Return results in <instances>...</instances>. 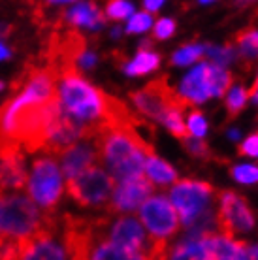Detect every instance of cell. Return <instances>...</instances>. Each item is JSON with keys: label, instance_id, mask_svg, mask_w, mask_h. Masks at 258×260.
<instances>
[{"label": "cell", "instance_id": "cell-23", "mask_svg": "<svg viewBox=\"0 0 258 260\" xmlns=\"http://www.w3.org/2000/svg\"><path fill=\"white\" fill-rule=\"evenodd\" d=\"M183 142V147L190 153L192 156H196V158H204V160H209L211 158V151H209V147H207V143L202 140V138L198 136H192V138H183L181 140Z\"/></svg>", "mask_w": 258, "mask_h": 260}, {"label": "cell", "instance_id": "cell-5", "mask_svg": "<svg viewBox=\"0 0 258 260\" xmlns=\"http://www.w3.org/2000/svg\"><path fill=\"white\" fill-rule=\"evenodd\" d=\"M217 189L206 181L194 179H175V185L170 189V198L174 208L177 209L181 226L188 228L200 215L207 209L215 208Z\"/></svg>", "mask_w": 258, "mask_h": 260}, {"label": "cell", "instance_id": "cell-35", "mask_svg": "<svg viewBox=\"0 0 258 260\" xmlns=\"http://www.w3.org/2000/svg\"><path fill=\"white\" fill-rule=\"evenodd\" d=\"M202 4H207V2H213V0H200Z\"/></svg>", "mask_w": 258, "mask_h": 260}, {"label": "cell", "instance_id": "cell-34", "mask_svg": "<svg viewBox=\"0 0 258 260\" xmlns=\"http://www.w3.org/2000/svg\"><path fill=\"white\" fill-rule=\"evenodd\" d=\"M249 2H252V0H238V4H239V6H247Z\"/></svg>", "mask_w": 258, "mask_h": 260}, {"label": "cell", "instance_id": "cell-28", "mask_svg": "<svg viewBox=\"0 0 258 260\" xmlns=\"http://www.w3.org/2000/svg\"><path fill=\"white\" fill-rule=\"evenodd\" d=\"M238 155L239 156H252V158H258V132L247 138L241 145H238Z\"/></svg>", "mask_w": 258, "mask_h": 260}, {"label": "cell", "instance_id": "cell-19", "mask_svg": "<svg viewBox=\"0 0 258 260\" xmlns=\"http://www.w3.org/2000/svg\"><path fill=\"white\" fill-rule=\"evenodd\" d=\"M249 102V92L243 89V87H234L232 91L228 92L226 96V113H228V119H234L239 111L245 108V104Z\"/></svg>", "mask_w": 258, "mask_h": 260}, {"label": "cell", "instance_id": "cell-16", "mask_svg": "<svg viewBox=\"0 0 258 260\" xmlns=\"http://www.w3.org/2000/svg\"><path fill=\"white\" fill-rule=\"evenodd\" d=\"M145 174L158 187H168L170 183H174L177 179V172L166 160L158 158L155 153L147 155V158H145Z\"/></svg>", "mask_w": 258, "mask_h": 260}, {"label": "cell", "instance_id": "cell-15", "mask_svg": "<svg viewBox=\"0 0 258 260\" xmlns=\"http://www.w3.org/2000/svg\"><path fill=\"white\" fill-rule=\"evenodd\" d=\"M106 23V15L98 10L96 2H81L78 6L64 10L58 15L57 26H87V28H98Z\"/></svg>", "mask_w": 258, "mask_h": 260}, {"label": "cell", "instance_id": "cell-26", "mask_svg": "<svg viewBox=\"0 0 258 260\" xmlns=\"http://www.w3.org/2000/svg\"><path fill=\"white\" fill-rule=\"evenodd\" d=\"M188 132L198 138H204V134L207 132V123L200 111H190L188 113Z\"/></svg>", "mask_w": 258, "mask_h": 260}, {"label": "cell", "instance_id": "cell-24", "mask_svg": "<svg viewBox=\"0 0 258 260\" xmlns=\"http://www.w3.org/2000/svg\"><path fill=\"white\" fill-rule=\"evenodd\" d=\"M230 174L236 181L239 183H258V168L256 166H249V164H241V166H234L230 168Z\"/></svg>", "mask_w": 258, "mask_h": 260}, {"label": "cell", "instance_id": "cell-33", "mask_svg": "<svg viewBox=\"0 0 258 260\" xmlns=\"http://www.w3.org/2000/svg\"><path fill=\"white\" fill-rule=\"evenodd\" d=\"M228 136L232 138V140H238V138H239V130H230V132H228Z\"/></svg>", "mask_w": 258, "mask_h": 260}, {"label": "cell", "instance_id": "cell-22", "mask_svg": "<svg viewBox=\"0 0 258 260\" xmlns=\"http://www.w3.org/2000/svg\"><path fill=\"white\" fill-rule=\"evenodd\" d=\"M204 51H206L204 46H185V47H181L179 51H175L172 62L177 66H188V64H192L194 60L202 59V57H204Z\"/></svg>", "mask_w": 258, "mask_h": 260}, {"label": "cell", "instance_id": "cell-13", "mask_svg": "<svg viewBox=\"0 0 258 260\" xmlns=\"http://www.w3.org/2000/svg\"><path fill=\"white\" fill-rule=\"evenodd\" d=\"M57 156L60 158V172L66 179L78 176L83 170L100 162V151L94 138L78 140L68 145L64 151H60Z\"/></svg>", "mask_w": 258, "mask_h": 260}, {"label": "cell", "instance_id": "cell-8", "mask_svg": "<svg viewBox=\"0 0 258 260\" xmlns=\"http://www.w3.org/2000/svg\"><path fill=\"white\" fill-rule=\"evenodd\" d=\"M62 172L51 156H40L33 162L30 177L26 179V187L40 208L55 209L62 196Z\"/></svg>", "mask_w": 258, "mask_h": 260}, {"label": "cell", "instance_id": "cell-29", "mask_svg": "<svg viewBox=\"0 0 258 260\" xmlns=\"http://www.w3.org/2000/svg\"><path fill=\"white\" fill-rule=\"evenodd\" d=\"M162 2H164V0H143V8L149 10L151 13H155L156 10L162 6Z\"/></svg>", "mask_w": 258, "mask_h": 260}, {"label": "cell", "instance_id": "cell-12", "mask_svg": "<svg viewBox=\"0 0 258 260\" xmlns=\"http://www.w3.org/2000/svg\"><path fill=\"white\" fill-rule=\"evenodd\" d=\"M26 179L23 147L13 142H0V194L23 189Z\"/></svg>", "mask_w": 258, "mask_h": 260}, {"label": "cell", "instance_id": "cell-4", "mask_svg": "<svg viewBox=\"0 0 258 260\" xmlns=\"http://www.w3.org/2000/svg\"><path fill=\"white\" fill-rule=\"evenodd\" d=\"M110 219L108 217H74L66 213L60 221L62 247L68 258H90L92 251L102 240L108 238Z\"/></svg>", "mask_w": 258, "mask_h": 260}, {"label": "cell", "instance_id": "cell-6", "mask_svg": "<svg viewBox=\"0 0 258 260\" xmlns=\"http://www.w3.org/2000/svg\"><path fill=\"white\" fill-rule=\"evenodd\" d=\"M130 100L142 115L156 119L160 123L168 111H181L183 113L187 110V106L190 104L187 98L181 96L179 92L170 87L166 76L153 79L142 91H132Z\"/></svg>", "mask_w": 258, "mask_h": 260}, {"label": "cell", "instance_id": "cell-20", "mask_svg": "<svg viewBox=\"0 0 258 260\" xmlns=\"http://www.w3.org/2000/svg\"><path fill=\"white\" fill-rule=\"evenodd\" d=\"M207 53V57L213 60V64L217 66H228L230 62H234V60L238 59V51L234 49V47H215V46H207L206 47V51Z\"/></svg>", "mask_w": 258, "mask_h": 260}, {"label": "cell", "instance_id": "cell-25", "mask_svg": "<svg viewBox=\"0 0 258 260\" xmlns=\"http://www.w3.org/2000/svg\"><path fill=\"white\" fill-rule=\"evenodd\" d=\"M153 25V15L151 12H142V13H134L128 21V26H126V32L134 34V32H145L149 26Z\"/></svg>", "mask_w": 258, "mask_h": 260}, {"label": "cell", "instance_id": "cell-11", "mask_svg": "<svg viewBox=\"0 0 258 260\" xmlns=\"http://www.w3.org/2000/svg\"><path fill=\"white\" fill-rule=\"evenodd\" d=\"M153 190H155V183L149 179L145 172L140 174V176L121 179L113 187V192H111L110 200L106 204L108 213L115 215V213H130V211H136L147 196L153 194Z\"/></svg>", "mask_w": 258, "mask_h": 260}, {"label": "cell", "instance_id": "cell-27", "mask_svg": "<svg viewBox=\"0 0 258 260\" xmlns=\"http://www.w3.org/2000/svg\"><path fill=\"white\" fill-rule=\"evenodd\" d=\"M174 32H175L174 19H160L156 21V25L153 26V38L155 40H168L174 36Z\"/></svg>", "mask_w": 258, "mask_h": 260}, {"label": "cell", "instance_id": "cell-18", "mask_svg": "<svg viewBox=\"0 0 258 260\" xmlns=\"http://www.w3.org/2000/svg\"><path fill=\"white\" fill-rule=\"evenodd\" d=\"M236 42H238L239 53L238 57L247 60V66L251 64L252 60L258 59V30H254L252 26L243 28L236 34Z\"/></svg>", "mask_w": 258, "mask_h": 260}, {"label": "cell", "instance_id": "cell-30", "mask_svg": "<svg viewBox=\"0 0 258 260\" xmlns=\"http://www.w3.org/2000/svg\"><path fill=\"white\" fill-rule=\"evenodd\" d=\"M10 57H12V51L0 42V60H6V59H10Z\"/></svg>", "mask_w": 258, "mask_h": 260}, {"label": "cell", "instance_id": "cell-2", "mask_svg": "<svg viewBox=\"0 0 258 260\" xmlns=\"http://www.w3.org/2000/svg\"><path fill=\"white\" fill-rule=\"evenodd\" d=\"M136 128V124L104 126L94 136L100 160L108 166L110 174L117 181L143 174L145 158L155 153L153 145L145 142Z\"/></svg>", "mask_w": 258, "mask_h": 260}, {"label": "cell", "instance_id": "cell-1", "mask_svg": "<svg viewBox=\"0 0 258 260\" xmlns=\"http://www.w3.org/2000/svg\"><path fill=\"white\" fill-rule=\"evenodd\" d=\"M57 96L62 115L79 124L87 138H94L104 128L110 94L92 87L79 68L58 70Z\"/></svg>", "mask_w": 258, "mask_h": 260}, {"label": "cell", "instance_id": "cell-9", "mask_svg": "<svg viewBox=\"0 0 258 260\" xmlns=\"http://www.w3.org/2000/svg\"><path fill=\"white\" fill-rule=\"evenodd\" d=\"M217 232L226 238H234L238 234H245L254 226V215H252L249 202L243 196L236 194L234 190H222L217 196Z\"/></svg>", "mask_w": 258, "mask_h": 260}, {"label": "cell", "instance_id": "cell-31", "mask_svg": "<svg viewBox=\"0 0 258 260\" xmlns=\"http://www.w3.org/2000/svg\"><path fill=\"white\" fill-rule=\"evenodd\" d=\"M66 2H74V0H44L45 6H53V4H66Z\"/></svg>", "mask_w": 258, "mask_h": 260}, {"label": "cell", "instance_id": "cell-7", "mask_svg": "<svg viewBox=\"0 0 258 260\" xmlns=\"http://www.w3.org/2000/svg\"><path fill=\"white\" fill-rule=\"evenodd\" d=\"M115 187V177L100 166H90L68 179L66 189L70 198L81 208H102L108 204Z\"/></svg>", "mask_w": 258, "mask_h": 260}, {"label": "cell", "instance_id": "cell-10", "mask_svg": "<svg viewBox=\"0 0 258 260\" xmlns=\"http://www.w3.org/2000/svg\"><path fill=\"white\" fill-rule=\"evenodd\" d=\"M140 219L147 226L151 236H156V238L170 240L181 228L179 215L175 211L174 204L166 196L160 194L147 196L143 200V204L140 206Z\"/></svg>", "mask_w": 258, "mask_h": 260}, {"label": "cell", "instance_id": "cell-21", "mask_svg": "<svg viewBox=\"0 0 258 260\" xmlns=\"http://www.w3.org/2000/svg\"><path fill=\"white\" fill-rule=\"evenodd\" d=\"M132 10H134L132 4L126 0H108L106 2V17L113 23L126 19L128 15H132Z\"/></svg>", "mask_w": 258, "mask_h": 260}, {"label": "cell", "instance_id": "cell-37", "mask_svg": "<svg viewBox=\"0 0 258 260\" xmlns=\"http://www.w3.org/2000/svg\"><path fill=\"white\" fill-rule=\"evenodd\" d=\"M0 241H2V232H0Z\"/></svg>", "mask_w": 258, "mask_h": 260}, {"label": "cell", "instance_id": "cell-36", "mask_svg": "<svg viewBox=\"0 0 258 260\" xmlns=\"http://www.w3.org/2000/svg\"><path fill=\"white\" fill-rule=\"evenodd\" d=\"M2 89H4V83H2V81H0V91H2Z\"/></svg>", "mask_w": 258, "mask_h": 260}, {"label": "cell", "instance_id": "cell-17", "mask_svg": "<svg viewBox=\"0 0 258 260\" xmlns=\"http://www.w3.org/2000/svg\"><path fill=\"white\" fill-rule=\"evenodd\" d=\"M158 64H160V57L155 51H149V49H142L140 47L138 57L132 62H126L123 68L128 76H143V74L156 70Z\"/></svg>", "mask_w": 258, "mask_h": 260}, {"label": "cell", "instance_id": "cell-32", "mask_svg": "<svg viewBox=\"0 0 258 260\" xmlns=\"http://www.w3.org/2000/svg\"><path fill=\"white\" fill-rule=\"evenodd\" d=\"M247 258L258 260V247H251V245H249V256H247Z\"/></svg>", "mask_w": 258, "mask_h": 260}, {"label": "cell", "instance_id": "cell-3", "mask_svg": "<svg viewBox=\"0 0 258 260\" xmlns=\"http://www.w3.org/2000/svg\"><path fill=\"white\" fill-rule=\"evenodd\" d=\"M58 217L53 209L40 208L25 194H0V232L17 241L28 240L44 230L58 228Z\"/></svg>", "mask_w": 258, "mask_h": 260}, {"label": "cell", "instance_id": "cell-14", "mask_svg": "<svg viewBox=\"0 0 258 260\" xmlns=\"http://www.w3.org/2000/svg\"><path fill=\"white\" fill-rule=\"evenodd\" d=\"M211 68L213 64L196 66L187 78L183 79L179 94L185 96L188 102H204L207 98H213L211 94Z\"/></svg>", "mask_w": 258, "mask_h": 260}]
</instances>
